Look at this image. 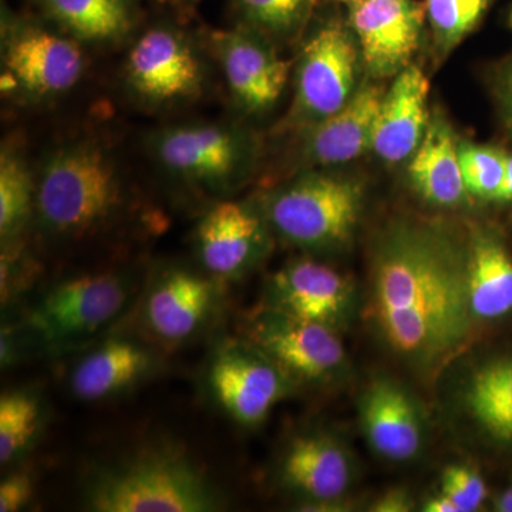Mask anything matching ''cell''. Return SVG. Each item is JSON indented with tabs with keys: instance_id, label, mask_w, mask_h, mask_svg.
Instances as JSON below:
<instances>
[{
	"instance_id": "cell-1",
	"label": "cell",
	"mask_w": 512,
	"mask_h": 512,
	"mask_svg": "<svg viewBox=\"0 0 512 512\" xmlns=\"http://www.w3.org/2000/svg\"><path fill=\"white\" fill-rule=\"evenodd\" d=\"M370 313L387 348L430 369L466 342L474 315L468 295V252L423 225L390 228L377 244Z\"/></svg>"
},
{
	"instance_id": "cell-2",
	"label": "cell",
	"mask_w": 512,
	"mask_h": 512,
	"mask_svg": "<svg viewBox=\"0 0 512 512\" xmlns=\"http://www.w3.org/2000/svg\"><path fill=\"white\" fill-rule=\"evenodd\" d=\"M126 205L120 165L96 138L64 141L36 171L35 218L49 237H92L113 224Z\"/></svg>"
},
{
	"instance_id": "cell-3",
	"label": "cell",
	"mask_w": 512,
	"mask_h": 512,
	"mask_svg": "<svg viewBox=\"0 0 512 512\" xmlns=\"http://www.w3.org/2000/svg\"><path fill=\"white\" fill-rule=\"evenodd\" d=\"M84 498L87 510L96 512H210L224 505L204 470L168 444L94 471Z\"/></svg>"
},
{
	"instance_id": "cell-4",
	"label": "cell",
	"mask_w": 512,
	"mask_h": 512,
	"mask_svg": "<svg viewBox=\"0 0 512 512\" xmlns=\"http://www.w3.org/2000/svg\"><path fill=\"white\" fill-rule=\"evenodd\" d=\"M2 94L42 104L72 92L86 74L84 46L42 18L2 8Z\"/></svg>"
},
{
	"instance_id": "cell-5",
	"label": "cell",
	"mask_w": 512,
	"mask_h": 512,
	"mask_svg": "<svg viewBox=\"0 0 512 512\" xmlns=\"http://www.w3.org/2000/svg\"><path fill=\"white\" fill-rule=\"evenodd\" d=\"M146 147L171 180L212 194L234 190L255 157L254 140L247 131L214 121L160 127L148 134Z\"/></svg>"
},
{
	"instance_id": "cell-6",
	"label": "cell",
	"mask_w": 512,
	"mask_h": 512,
	"mask_svg": "<svg viewBox=\"0 0 512 512\" xmlns=\"http://www.w3.org/2000/svg\"><path fill=\"white\" fill-rule=\"evenodd\" d=\"M362 202L359 181L312 171L272 192L261 210L269 227L286 242L322 251L348 241Z\"/></svg>"
},
{
	"instance_id": "cell-7",
	"label": "cell",
	"mask_w": 512,
	"mask_h": 512,
	"mask_svg": "<svg viewBox=\"0 0 512 512\" xmlns=\"http://www.w3.org/2000/svg\"><path fill=\"white\" fill-rule=\"evenodd\" d=\"M123 77L128 93L141 106L167 110L200 99L207 70L192 37L164 22L143 30L134 40Z\"/></svg>"
},
{
	"instance_id": "cell-8",
	"label": "cell",
	"mask_w": 512,
	"mask_h": 512,
	"mask_svg": "<svg viewBox=\"0 0 512 512\" xmlns=\"http://www.w3.org/2000/svg\"><path fill=\"white\" fill-rule=\"evenodd\" d=\"M131 292L130 279L114 272L66 279L30 309L26 329L43 348H70L107 328L124 311Z\"/></svg>"
},
{
	"instance_id": "cell-9",
	"label": "cell",
	"mask_w": 512,
	"mask_h": 512,
	"mask_svg": "<svg viewBox=\"0 0 512 512\" xmlns=\"http://www.w3.org/2000/svg\"><path fill=\"white\" fill-rule=\"evenodd\" d=\"M339 22L316 30L303 46L295 74V97L286 127L305 128L338 113L355 94L357 47Z\"/></svg>"
},
{
	"instance_id": "cell-10",
	"label": "cell",
	"mask_w": 512,
	"mask_h": 512,
	"mask_svg": "<svg viewBox=\"0 0 512 512\" xmlns=\"http://www.w3.org/2000/svg\"><path fill=\"white\" fill-rule=\"evenodd\" d=\"M291 382V377L249 340H222L208 363L207 386L212 399L244 427L262 423L291 392Z\"/></svg>"
},
{
	"instance_id": "cell-11",
	"label": "cell",
	"mask_w": 512,
	"mask_h": 512,
	"mask_svg": "<svg viewBox=\"0 0 512 512\" xmlns=\"http://www.w3.org/2000/svg\"><path fill=\"white\" fill-rule=\"evenodd\" d=\"M205 46L220 64L229 96L244 113H264L284 93L292 62L279 57L262 33L242 25L210 30Z\"/></svg>"
},
{
	"instance_id": "cell-12",
	"label": "cell",
	"mask_w": 512,
	"mask_h": 512,
	"mask_svg": "<svg viewBox=\"0 0 512 512\" xmlns=\"http://www.w3.org/2000/svg\"><path fill=\"white\" fill-rule=\"evenodd\" d=\"M248 340L291 379L323 382L345 363V349L333 328L271 308L251 320Z\"/></svg>"
},
{
	"instance_id": "cell-13",
	"label": "cell",
	"mask_w": 512,
	"mask_h": 512,
	"mask_svg": "<svg viewBox=\"0 0 512 512\" xmlns=\"http://www.w3.org/2000/svg\"><path fill=\"white\" fill-rule=\"evenodd\" d=\"M269 228L262 210L245 202H217L195 227V254L212 278L234 281L264 258Z\"/></svg>"
},
{
	"instance_id": "cell-14",
	"label": "cell",
	"mask_w": 512,
	"mask_h": 512,
	"mask_svg": "<svg viewBox=\"0 0 512 512\" xmlns=\"http://www.w3.org/2000/svg\"><path fill=\"white\" fill-rule=\"evenodd\" d=\"M350 29L367 72L375 79L397 76L419 49L426 8L416 0H363L350 3Z\"/></svg>"
},
{
	"instance_id": "cell-15",
	"label": "cell",
	"mask_w": 512,
	"mask_h": 512,
	"mask_svg": "<svg viewBox=\"0 0 512 512\" xmlns=\"http://www.w3.org/2000/svg\"><path fill=\"white\" fill-rule=\"evenodd\" d=\"M217 279L187 268H168L151 285L144 322L164 343L185 342L210 320L218 301Z\"/></svg>"
},
{
	"instance_id": "cell-16",
	"label": "cell",
	"mask_w": 512,
	"mask_h": 512,
	"mask_svg": "<svg viewBox=\"0 0 512 512\" xmlns=\"http://www.w3.org/2000/svg\"><path fill=\"white\" fill-rule=\"evenodd\" d=\"M348 303L343 276L313 259L289 262L269 284V308L330 328L345 316Z\"/></svg>"
},
{
	"instance_id": "cell-17",
	"label": "cell",
	"mask_w": 512,
	"mask_h": 512,
	"mask_svg": "<svg viewBox=\"0 0 512 512\" xmlns=\"http://www.w3.org/2000/svg\"><path fill=\"white\" fill-rule=\"evenodd\" d=\"M430 83L416 64H410L396 76L373 130L372 148L386 163L396 164L413 156L420 146L430 116L427 109Z\"/></svg>"
},
{
	"instance_id": "cell-18",
	"label": "cell",
	"mask_w": 512,
	"mask_h": 512,
	"mask_svg": "<svg viewBox=\"0 0 512 512\" xmlns=\"http://www.w3.org/2000/svg\"><path fill=\"white\" fill-rule=\"evenodd\" d=\"M383 97L382 87L365 84L338 113L302 130L305 160L312 165H336L362 156L372 147Z\"/></svg>"
},
{
	"instance_id": "cell-19",
	"label": "cell",
	"mask_w": 512,
	"mask_h": 512,
	"mask_svg": "<svg viewBox=\"0 0 512 512\" xmlns=\"http://www.w3.org/2000/svg\"><path fill=\"white\" fill-rule=\"evenodd\" d=\"M282 483L302 495L308 505L335 503L346 493L352 467L345 448L326 434L295 437L286 448L279 468Z\"/></svg>"
},
{
	"instance_id": "cell-20",
	"label": "cell",
	"mask_w": 512,
	"mask_h": 512,
	"mask_svg": "<svg viewBox=\"0 0 512 512\" xmlns=\"http://www.w3.org/2000/svg\"><path fill=\"white\" fill-rule=\"evenodd\" d=\"M360 420L370 446L390 461H407L423 444V421L412 397L389 380H377L363 394Z\"/></svg>"
},
{
	"instance_id": "cell-21",
	"label": "cell",
	"mask_w": 512,
	"mask_h": 512,
	"mask_svg": "<svg viewBox=\"0 0 512 512\" xmlns=\"http://www.w3.org/2000/svg\"><path fill=\"white\" fill-rule=\"evenodd\" d=\"M154 362L153 353L136 340L107 339L73 367L70 389L83 402L110 399L150 375Z\"/></svg>"
},
{
	"instance_id": "cell-22",
	"label": "cell",
	"mask_w": 512,
	"mask_h": 512,
	"mask_svg": "<svg viewBox=\"0 0 512 512\" xmlns=\"http://www.w3.org/2000/svg\"><path fill=\"white\" fill-rule=\"evenodd\" d=\"M40 18L83 46L116 45L140 20L138 0H32Z\"/></svg>"
},
{
	"instance_id": "cell-23",
	"label": "cell",
	"mask_w": 512,
	"mask_h": 512,
	"mask_svg": "<svg viewBox=\"0 0 512 512\" xmlns=\"http://www.w3.org/2000/svg\"><path fill=\"white\" fill-rule=\"evenodd\" d=\"M458 144L453 128L437 111L409 165L414 188L431 204L453 207L466 198Z\"/></svg>"
},
{
	"instance_id": "cell-24",
	"label": "cell",
	"mask_w": 512,
	"mask_h": 512,
	"mask_svg": "<svg viewBox=\"0 0 512 512\" xmlns=\"http://www.w3.org/2000/svg\"><path fill=\"white\" fill-rule=\"evenodd\" d=\"M468 252V295L474 318L495 319L512 311V258L503 242L477 231Z\"/></svg>"
},
{
	"instance_id": "cell-25",
	"label": "cell",
	"mask_w": 512,
	"mask_h": 512,
	"mask_svg": "<svg viewBox=\"0 0 512 512\" xmlns=\"http://www.w3.org/2000/svg\"><path fill=\"white\" fill-rule=\"evenodd\" d=\"M466 404L478 426L503 444H512V356L485 363L471 377Z\"/></svg>"
},
{
	"instance_id": "cell-26",
	"label": "cell",
	"mask_w": 512,
	"mask_h": 512,
	"mask_svg": "<svg viewBox=\"0 0 512 512\" xmlns=\"http://www.w3.org/2000/svg\"><path fill=\"white\" fill-rule=\"evenodd\" d=\"M36 173L18 144H3L0 153V239L2 247L19 242L35 217Z\"/></svg>"
},
{
	"instance_id": "cell-27",
	"label": "cell",
	"mask_w": 512,
	"mask_h": 512,
	"mask_svg": "<svg viewBox=\"0 0 512 512\" xmlns=\"http://www.w3.org/2000/svg\"><path fill=\"white\" fill-rule=\"evenodd\" d=\"M45 426L39 394L16 389L0 397V463L8 466L33 447Z\"/></svg>"
},
{
	"instance_id": "cell-28",
	"label": "cell",
	"mask_w": 512,
	"mask_h": 512,
	"mask_svg": "<svg viewBox=\"0 0 512 512\" xmlns=\"http://www.w3.org/2000/svg\"><path fill=\"white\" fill-rule=\"evenodd\" d=\"M495 0H424L434 45L447 56L483 22Z\"/></svg>"
},
{
	"instance_id": "cell-29",
	"label": "cell",
	"mask_w": 512,
	"mask_h": 512,
	"mask_svg": "<svg viewBox=\"0 0 512 512\" xmlns=\"http://www.w3.org/2000/svg\"><path fill=\"white\" fill-rule=\"evenodd\" d=\"M318 0H231L239 25L271 37H288L302 28Z\"/></svg>"
},
{
	"instance_id": "cell-30",
	"label": "cell",
	"mask_w": 512,
	"mask_h": 512,
	"mask_svg": "<svg viewBox=\"0 0 512 512\" xmlns=\"http://www.w3.org/2000/svg\"><path fill=\"white\" fill-rule=\"evenodd\" d=\"M458 160L468 194L494 200L503 183L505 153L493 147L460 143Z\"/></svg>"
},
{
	"instance_id": "cell-31",
	"label": "cell",
	"mask_w": 512,
	"mask_h": 512,
	"mask_svg": "<svg viewBox=\"0 0 512 512\" xmlns=\"http://www.w3.org/2000/svg\"><path fill=\"white\" fill-rule=\"evenodd\" d=\"M443 493L456 501L461 512L476 511L487 498V485L476 470L467 466H450L443 474Z\"/></svg>"
},
{
	"instance_id": "cell-32",
	"label": "cell",
	"mask_w": 512,
	"mask_h": 512,
	"mask_svg": "<svg viewBox=\"0 0 512 512\" xmlns=\"http://www.w3.org/2000/svg\"><path fill=\"white\" fill-rule=\"evenodd\" d=\"M32 474L28 470L10 473L0 483V512H16L29 504L33 497Z\"/></svg>"
},
{
	"instance_id": "cell-33",
	"label": "cell",
	"mask_w": 512,
	"mask_h": 512,
	"mask_svg": "<svg viewBox=\"0 0 512 512\" xmlns=\"http://www.w3.org/2000/svg\"><path fill=\"white\" fill-rule=\"evenodd\" d=\"M413 504L404 491L393 490L380 498L372 510L377 512H406L412 510Z\"/></svg>"
},
{
	"instance_id": "cell-34",
	"label": "cell",
	"mask_w": 512,
	"mask_h": 512,
	"mask_svg": "<svg viewBox=\"0 0 512 512\" xmlns=\"http://www.w3.org/2000/svg\"><path fill=\"white\" fill-rule=\"evenodd\" d=\"M498 94H500L501 107L507 126L512 133V62L505 67L498 84Z\"/></svg>"
},
{
	"instance_id": "cell-35",
	"label": "cell",
	"mask_w": 512,
	"mask_h": 512,
	"mask_svg": "<svg viewBox=\"0 0 512 512\" xmlns=\"http://www.w3.org/2000/svg\"><path fill=\"white\" fill-rule=\"evenodd\" d=\"M494 201H512V156H507V154H505L503 183L500 185V190L495 194Z\"/></svg>"
},
{
	"instance_id": "cell-36",
	"label": "cell",
	"mask_w": 512,
	"mask_h": 512,
	"mask_svg": "<svg viewBox=\"0 0 512 512\" xmlns=\"http://www.w3.org/2000/svg\"><path fill=\"white\" fill-rule=\"evenodd\" d=\"M423 511L427 512H461V508L458 507L456 501L451 500L448 495L441 493L437 497L430 498L426 504H424Z\"/></svg>"
},
{
	"instance_id": "cell-37",
	"label": "cell",
	"mask_w": 512,
	"mask_h": 512,
	"mask_svg": "<svg viewBox=\"0 0 512 512\" xmlns=\"http://www.w3.org/2000/svg\"><path fill=\"white\" fill-rule=\"evenodd\" d=\"M494 510L500 512H512V488L505 491L495 500Z\"/></svg>"
},
{
	"instance_id": "cell-38",
	"label": "cell",
	"mask_w": 512,
	"mask_h": 512,
	"mask_svg": "<svg viewBox=\"0 0 512 512\" xmlns=\"http://www.w3.org/2000/svg\"><path fill=\"white\" fill-rule=\"evenodd\" d=\"M161 5L171 6V8L187 9L194 5L197 0H157Z\"/></svg>"
},
{
	"instance_id": "cell-39",
	"label": "cell",
	"mask_w": 512,
	"mask_h": 512,
	"mask_svg": "<svg viewBox=\"0 0 512 512\" xmlns=\"http://www.w3.org/2000/svg\"><path fill=\"white\" fill-rule=\"evenodd\" d=\"M333 2L345 3V5H350V3L363 2V0H333Z\"/></svg>"
},
{
	"instance_id": "cell-40",
	"label": "cell",
	"mask_w": 512,
	"mask_h": 512,
	"mask_svg": "<svg viewBox=\"0 0 512 512\" xmlns=\"http://www.w3.org/2000/svg\"><path fill=\"white\" fill-rule=\"evenodd\" d=\"M510 25H511V28H512V10H511V15H510Z\"/></svg>"
}]
</instances>
